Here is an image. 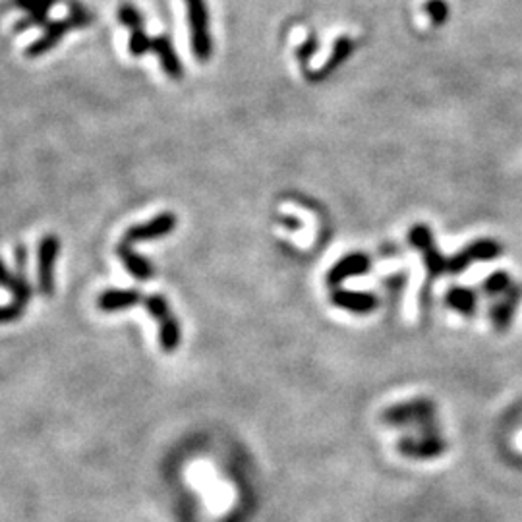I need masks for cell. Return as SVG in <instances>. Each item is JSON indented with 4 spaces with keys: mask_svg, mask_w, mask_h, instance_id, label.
<instances>
[{
    "mask_svg": "<svg viewBox=\"0 0 522 522\" xmlns=\"http://www.w3.org/2000/svg\"><path fill=\"white\" fill-rule=\"evenodd\" d=\"M188 26H190V43L194 57L200 62H207L213 52L211 29H209V12L205 0H184Z\"/></svg>",
    "mask_w": 522,
    "mask_h": 522,
    "instance_id": "1",
    "label": "cell"
},
{
    "mask_svg": "<svg viewBox=\"0 0 522 522\" xmlns=\"http://www.w3.org/2000/svg\"><path fill=\"white\" fill-rule=\"evenodd\" d=\"M143 308L150 311V316L157 321L159 326V342L165 352H174L180 344V326L179 319H176L174 313L171 311L169 302L163 295H151L143 298Z\"/></svg>",
    "mask_w": 522,
    "mask_h": 522,
    "instance_id": "2",
    "label": "cell"
},
{
    "mask_svg": "<svg viewBox=\"0 0 522 522\" xmlns=\"http://www.w3.org/2000/svg\"><path fill=\"white\" fill-rule=\"evenodd\" d=\"M16 264H18V273H12L0 259V287L8 288L12 292V304L26 311L27 302L31 298V287L26 279V265H27V252L24 246H16Z\"/></svg>",
    "mask_w": 522,
    "mask_h": 522,
    "instance_id": "3",
    "label": "cell"
},
{
    "mask_svg": "<svg viewBox=\"0 0 522 522\" xmlns=\"http://www.w3.org/2000/svg\"><path fill=\"white\" fill-rule=\"evenodd\" d=\"M88 22H89V14H88L83 8H80L78 4H74V10H72V16H70L68 19H60V22L50 24V26L45 29V34L41 35V37L35 41V43H31V45L27 47L26 55H27V57H39V55H43V52H47V50H50L52 47H55V45L58 43V41H60L62 37H65L72 27L86 26Z\"/></svg>",
    "mask_w": 522,
    "mask_h": 522,
    "instance_id": "4",
    "label": "cell"
},
{
    "mask_svg": "<svg viewBox=\"0 0 522 522\" xmlns=\"http://www.w3.org/2000/svg\"><path fill=\"white\" fill-rule=\"evenodd\" d=\"M60 249V240L55 234H47L37 248V285L45 296L55 292V265Z\"/></svg>",
    "mask_w": 522,
    "mask_h": 522,
    "instance_id": "5",
    "label": "cell"
},
{
    "mask_svg": "<svg viewBox=\"0 0 522 522\" xmlns=\"http://www.w3.org/2000/svg\"><path fill=\"white\" fill-rule=\"evenodd\" d=\"M176 215L171 211H165L155 215L153 219H150L148 223H142V225H134L130 226L127 234H124L122 242L120 244H135V242H145V240H155V238H163L166 234H171L174 228H176Z\"/></svg>",
    "mask_w": 522,
    "mask_h": 522,
    "instance_id": "6",
    "label": "cell"
},
{
    "mask_svg": "<svg viewBox=\"0 0 522 522\" xmlns=\"http://www.w3.org/2000/svg\"><path fill=\"white\" fill-rule=\"evenodd\" d=\"M370 256L365 254H349L342 259H339L335 265L329 269L327 273V283L329 285H339L342 280L352 279V277H360L370 271Z\"/></svg>",
    "mask_w": 522,
    "mask_h": 522,
    "instance_id": "7",
    "label": "cell"
},
{
    "mask_svg": "<svg viewBox=\"0 0 522 522\" xmlns=\"http://www.w3.org/2000/svg\"><path fill=\"white\" fill-rule=\"evenodd\" d=\"M151 50L159 58L161 66L165 70V74L169 76L171 80H180L184 76V66L176 55V50L173 47V41L166 37V35H159V37H153V47Z\"/></svg>",
    "mask_w": 522,
    "mask_h": 522,
    "instance_id": "8",
    "label": "cell"
},
{
    "mask_svg": "<svg viewBox=\"0 0 522 522\" xmlns=\"http://www.w3.org/2000/svg\"><path fill=\"white\" fill-rule=\"evenodd\" d=\"M140 302H143V298L135 288H109L99 295L97 306L103 311H120L134 308Z\"/></svg>",
    "mask_w": 522,
    "mask_h": 522,
    "instance_id": "9",
    "label": "cell"
},
{
    "mask_svg": "<svg viewBox=\"0 0 522 522\" xmlns=\"http://www.w3.org/2000/svg\"><path fill=\"white\" fill-rule=\"evenodd\" d=\"M333 302L342 310H349L354 313H368L378 304L373 295L370 292H357V290H342L337 288L333 292Z\"/></svg>",
    "mask_w": 522,
    "mask_h": 522,
    "instance_id": "10",
    "label": "cell"
},
{
    "mask_svg": "<svg viewBox=\"0 0 522 522\" xmlns=\"http://www.w3.org/2000/svg\"><path fill=\"white\" fill-rule=\"evenodd\" d=\"M117 252H119V256H120V259H122L124 267H127V269L130 271L134 279H138V280H150V279L155 275V269H153V265L150 264V261L145 259L143 256L135 254L130 246L120 244Z\"/></svg>",
    "mask_w": 522,
    "mask_h": 522,
    "instance_id": "11",
    "label": "cell"
},
{
    "mask_svg": "<svg viewBox=\"0 0 522 522\" xmlns=\"http://www.w3.org/2000/svg\"><path fill=\"white\" fill-rule=\"evenodd\" d=\"M16 6L24 8L27 12V18L24 19V22H19L16 26L18 31H24V29H29L27 26H37L41 22H45L47 18V10L49 6L55 4V0H14Z\"/></svg>",
    "mask_w": 522,
    "mask_h": 522,
    "instance_id": "12",
    "label": "cell"
},
{
    "mask_svg": "<svg viewBox=\"0 0 522 522\" xmlns=\"http://www.w3.org/2000/svg\"><path fill=\"white\" fill-rule=\"evenodd\" d=\"M466 256L470 257V261H494L495 257L501 256V252H503V248H501V244H497L495 240L492 238H484V240H476V242L468 244L464 248Z\"/></svg>",
    "mask_w": 522,
    "mask_h": 522,
    "instance_id": "13",
    "label": "cell"
},
{
    "mask_svg": "<svg viewBox=\"0 0 522 522\" xmlns=\"http://www.w3.org/2000/svg\"><path fill=\"white\" fill-rule=\"evenodd\" d=\"M447 304L461 313H474L476 310V295L470 288L455 287L447 292Z\"/></svg>",
    "mask_w": 522,
    "mask_h": 522,
    "instance_id": "14",
    "label": "cell"
},
{
    "mask_svg": "<svg viewBox=\"0 0 522 522\" xmlns=\"http://www.w3.org/2000/svg\"><path fill=\"white\" fill-rule=\"evenodd\" d=\"M517 298H518V290L517 288H509L507 290V298L494 308V319H495L497 327H505L507 326L510 316H513V311H515Z\"/></svg>",
    "mask_w": 522,
    "mask_h": 522,
    "instance_id": "15",
    "label": "cell"
},
{
    "mask_svg": "<svg viewBox=\"0 0 522 522\" xmlns=\"http://www.w3.org/2000/svg\"><path fill=\"white\" fill-rule=\"evenodd\" d=\"M409 238H411V244L416 249H420L422 254H426L427 249L435 248V244H434V234H432L430 226H427V225H414L412 231L409 233Z\"/></svg>",
    "mask_w": 522,
    "mask_h": 522,
    "instance_id": "16",
    "label": "cell"
},
{
    "mask_svg": "<svg viewBox=\"0 0 522 522\" xmlns=\"http://www.w3.org/2000/svg\"><path fill=\"white\" fill-rule=\"evenodd\" d=\"M350 50H352V41H350V39H347V37L339 39V41H337V45H335V50H333V57H331V60L327 62L326 66H323V68L319 70L321 78L326 76L327 72H331L333 68H337L339 65H342V62L347 60V57L350 55Z\"/></svg>",
    "mask_w": 522,
    "mask_h": 522,
    "instance_id": "17",
    "label": "cell"
},
{
    "mask_svg": "<svg viewBox=\"0 0 522 522\" xmlns=\"http://www.w3.org/2000/svg\"><path fill=\"white\" fill-rule=\"evenodd\" d=\"M151 47H153V37L145 34L143 27L132 31L130 41H128V50L132 57H142L145 55V52H150Z\"/></svg>",
    "mask_w": 522,
    "mask_h": 522,
    "instance_id": "18",
    "label": "cell"
},
{
    "mask_svg": "<svg viewBox=\"0 0 522 522\" xmlns=\"http://www.w3.org/2000/svg\"><path fill=\"white\" fill-rule=\"evenodd\" d=\"M510 287V279L507 275V271H495L494 275H489L484 283L486 295L495 296V295H503Z\"/></svg>",
    "mask_w": 522,
    "mask_h": 522,
    "instance_id": "19",
    "label": "cell"
},
{
    "mask_svg": "<svg viewBox=\"0 0 522 522\" xmlns=\"http://www.w3.org/2000/svg\"><path fill=\"white\" fill-rule=\"evenodd\" d=\"M119 19H120V24L130 31L143 27V18L140 14V10L132 4H122L119 8Z\"/></svg>",
    "mask_w": 522,
    "mask_h": 522,
    "instance_id": "20",
    "label": "cell"
},
{
    "mask_svg": "<svg viewBox=\"0 0 522 522\" xmlns=\"http://www.w3.org/2000/svg\"><path fill=\"white\" fill-rule=\"evenodd\" d=\"M426 14L430 16V19L435 26H441L449 18V6H447L445 0H427Z\"/></svg>",
    "mask_w": 522,
    "mask_h": 522,
    "instance_id": "21",
    "label": "cell"
},
{
    "mask_svg": "<svg viewBox=\"0 0 522 522\" xmlns=\"http://www.w3.org/2000/svg\"><path fill=\"white\" fill-rule=\"evenodd\" d=\"M472 261H470V257L466 256L464 249H461L457 256L449 257V264H447V271H451V273H461V271H464Z\"/></svg>",
    "mask_w": 522,
    "mask_h": 522,
    "instance_id": "22",
    "label": "cell"
},
{
    "mask_svg": "<svg viewBox=\"0 0 522 522\" xmlns=\"http://www.w3.org/2000/svg\"><path fill=\"white\" fill-rule=\"evenodd\" d=\"M313 43H316V41H313ZM313 43H311V41H308V43H306L304 47H302V49L298 50V57H300V58H304V60H306V58H310L311 52L316 50V45H313Z\"/></svg>",
    "mask_w": 522,
    "mask_h": 522,
    "instance_id": "23",
    "label": "cell"
}]
</instances>
